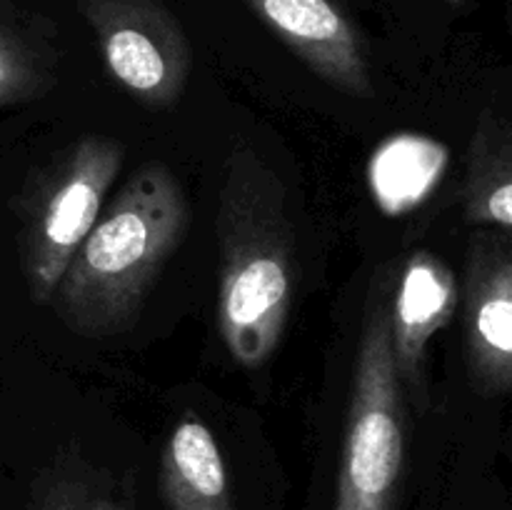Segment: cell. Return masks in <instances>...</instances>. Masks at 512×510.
Returning <instances> with one entry per match:
<instances>
[{"label":"cell","instance_id":"cell-1","mask_svg":"<svg viewBox=\"0 0 512 510\" xmlns=\"http://www.w3.org/2000/svg\"><path fill=\"white\" fill-rule=\"evenodd\" d=\"M218 328L230 358L255 370L278 350L298 283V240L283 180L250 148L223 165L218 200Z\"/></svg>","mask_w":512,"mask_h":510},{"label":"cell","instance_id":"cell-2","mask_svg":"<svg viewBox=\"0 0 512 510\" xmlns=\"http://www.w3.org/2000/svg\"><path fill=\"white\" fill-rule=\"evenodd\" d=\"M188 220V200L173 170L140 165L103 205L55 285L50 305L60 323L83 338L128 330L178 250Z\"/></svg>","mask_w":512,"mask_h":510},{"label":"cell","instance_id":"cell-3","mask_svg":"<svg viewBox=\"0 0 512 510\" xmlns=\"http://www.w3.org/2000/svg\"><path fill=\"white\" fill-rule=\"evenodd\" d=\"M123 165V145L90 133L33 170L15 200L25 285L35 305H48L70 258L98 220Z\"/></svg>","mask_w":512,"mask_h":510},{"label":"cell","instance_id":"cell-4","mask_svg":"<svg viewBox=\"0 0 512 510\" xmlns=\"http://www.w3.org/2000/svg\"><path fill=\"white\" fill-rule=\"evenodd\" d=\"M388 288L390 273H378L365 303L335 510H393L398 495L405 405L390 348Z\"/></svg>","mask_w":512,"mask_h":510},{"label":"cell","instance_id":"cell-5","mask_svg":"<svg viewBox=\"0 0 512 510\" xmlns=\"http://www.w3.org/2000/svg\"><path fill=\"white\" fill-rule=\"evenodd\" d=\"M105 68L138 103L173 108L190 75V45L160 0H78Z\"/></svg>","mask_w":512,"mask_h":510},{"label":"cell","instance_id":"cell-6","mask_svg":"<svg viewBox=\"0 0 512 510\" xmlns=\"http://www.w3.org/2000/svg\"><path fill=\"white\" fill-rule=\"evenodd\" d=\"M460 300L470 380L485 398H503L512 390L510 235L490 228L470 235Z\"/></svg>","mask_w":512,"mask_h":510},{"label":"cell","instance_id":"cell-7","mask_svg":"<svg viewBox=\"0 0 512 510\" xmlns=\"http://www.w3.org/2000/svg\"><path fill=\"white\" fill-rule=\"evenodd\" d=\"M313 75L353 98H373L368 45L335 0H245Z\"/></svg>","mask_w":512,"mask_h":510},{"label":"cell","instance_id":"cell-8","mask_svg":"<svg viewBox=\"0 0 512 510\" xmlns=\"http://www.w3.org/2000/svg\"><path fill=\"white\" fill-rule=\"evenodd\" d=\"M460 290L453 270L435 253L413 250L390 273L388 325L403 390L423 398L425 358L435 335L453 320Z\"/></svg>","mask_w":512,"mask_h":510},{"label":"cell","instance_id":"cell-9","mask_svg":"<svg viewBox=\"0 0 512 510\" xmlns=\"http://www.w3.org/2000/svg\"><path fill=\"white\" fill-rule=\"evenodd\" d=\"M160 490L170 510H235L215 433L198 418L175 423L160 458Z\"/></svg>","mask_w":512,"mask_h":510},{"label":"cell","instance_id":"cell-10","mask_svg":"<svg viewBox=\"0 0 512 510\" xmlns=\"http://www.w3.org/2000/svg\"><path fill=\"white\" fill-rule=\"evenodd\" d=\"M465 223L478 228L512 230V130L495 110H483L475 123L460 185Z\"/></svg>","mask_w":512,"mask_h":510},{"label":"cell","instance_id":"cell-11","mask_svg":"<svg viewBox=\"0 0 512 510\" xmlns=\"http://www.w3.org/2000/svg\"><path fill=\"white\" fill-rule=\"evenodd\" d=\"M58 80L48 35L0 8V108L45 98Z\"/></svg>","mask_w":512,"mask_h":510},{"label":"cell","instance_id":"cell-12","mask_svg":"<svg viewBox=\"0 0 512 510\" xmlns=\"http://www.w3.org/2000/svg\"><path fill=\"white\" fill-rule=\"evenodd\" d=\"M53 508L55 510H118L113 500L93 498V495H78L73 478H60L53 485Z\"/></svg>","mask_w":512,"mask_h":510}]
</instances>
